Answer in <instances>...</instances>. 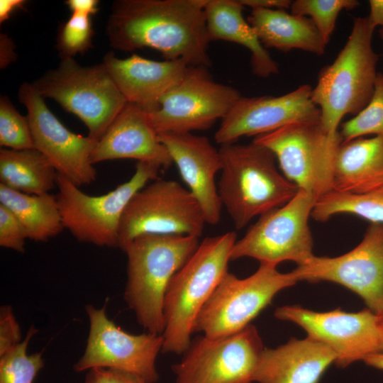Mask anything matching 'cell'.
<instances>
[{
    "label": "cell",
    "mask_w": 383,
    "mask_h": 383,
    "mask_svg": "<svg viewBox=\"0 0 383 383\" xmlns=\"http://www.w3.org/2000/svg\"><path fill=\"white\" fill-rule=\"evenodd\" d=\"M207 0H120L112 5L106 33L118 50L150 48L167 60L211 66L204 8Z\"/></svg>",
    "instance_id": "6da1fadb"
},
{
    "label": "cell",
    "mask_w": 383,
    "mask_h": 383,
    "mask_svg": "<svg viewBox=\"0 0 383 383\" xmlns=\"http://www.w3.org/2000/svg\"><path fill=\"white\" fill-rule=\"evenodd\" d=\"M219 152L222 167L218 192L237 230L283 206L299 190L278 170L274 155L253 141L223 144Z\"/></svg>",
    "instance_id": "7a4b0ae2"
},
{
    "label": "cell",
    "mask_w": 383,
    "mask_h": 383,
    "mask_svg": "<svg viewBox=\"0 0 383 383\" xmlns=\"http://www.w3.org/2000/svg\"><path fill=\"white\" fill-rule=\"evenodd\" d=\"M199 238L145 234L122 248L127 256L124 299L145 332L162 334L167 289L175 273L196 250Z\"/></svg>",
    "instance_id": "3957f363"
},
{
    "label": "cell",
    "mask_w": 383,
    "mask_h": 383,
    "mask_svg": "<svg viewBox=\"0 0 383 383\" xmlns=\"http://www.w3.org/2000/svg\"><path fill=\"white\" fill-rule=\"evenodd\" d=\"M234 231L204 238L172 278L164 301L162 353L182 355L189 346L195 321L228 272Z\"/></svg>",
    "instance_id": "277c9868"
},
{
    "label": "cell",
    "mask_w": 383,
    "mask_h": 383,
    "mask_svg": "<svg viewBox=\"0 0 383 383\" xmlns=\"http://www.w3.org/2000/svg\"><path fill=\"white\" fill-rule=\"evenodd\" d=\"M374 30L367 17L355 18L346 43L333 63L322 69L312 88L321 124L332 136L338 135L342 118L357 115L372 96L379 60L372 45Z\"/></svg>",
    "instance_id": "5b68a950"
},
{
    "label": "cell",
    "mask_w": 383,
    "mask_h": 383,
    "mask_svg": "<svg viewBox=\"0 0 383 383\" xmlns=\"http://www.w3.org/2000/svg\"><path fill=\"white\" fill-rule=\"evenodd\" d=\"M160 170L156 165L137 162L135 171L128 181L99 196L85 194L58 174L56 198L64 228L80 242L119 248L120 225L126 206L149 181L157 178Z\"/></svg>",
    "instance_id": "8992f818"
},
{
    "label": "cell",
    "mask_w": 383,
    "mask_h": 383,
    "mask_svg": "<svg viewBox=\"0 0 383 383\" xmlns=\"http://www.w3.org/2000/svg\"><path fill=\"white\" fill-rule=\"evenodd\" d=\"M32 84L44 99L79 118L96 141L127 103L103 63L82 66L73 57H63Z\"/></svg>",
    "instance_id": "52a82bcc"
},
{
    "label": "cell",
    "mask_w": 383,
    "mask_h": 383,
    "mask_svg": "<svg viewBox=\"0 0 383 383\" xmlns=\"http://www.w3.org/2000/svg\"><path fill=\"white\" fill-rule=\"evenodd\" d=\"M252 141L270 150L284 176L316 201L333 190L334 162L342 138L340 133H328L320 119L294 122Z\"/></svg>",
    "instance_id": "ba28073f"
},
{
    "label": "cell",
    "mask_w": 383,
    "mask_h": 383,
    "mask_svg": "<svg viewBox=\"0 0 383 383\" xmlns=\"http://www.w3.org/2000/svg\"><path fill=\"white\" fill-rule=\"evenodd\" d=\"M297 282L292 272L260 265L250 276L240 279L228 272L201 310L194 332L218 338L236 333L272 301L281 290Z\"/></svg>",
    "instance_id": "9c48e42d"
},
{
    "label": "cell",
    "mask_w": 383,
    "mask_h": 383,
    "mask_svg": "<svg viewBox=\"0 0 383 383\" xmlns=\"http://www.w3.org/2000/svg\"><path fill=\"white\" fill-rule=\"evenodd\" d=\"M316 202L311 194L299 189L289 201L259 216L235 241L231 260L248 257L274 267L284 261L306 263L314 255L309 218Z\"/></svg>",
    "instance_id": "30bf717a"
},
{
    "label": "cell",
    "mask_w": 383,
    "mask_h": 383,
    "mask_svg": "<svg viewBox=\"0 0 383 383\" xmlns=\"http://www.w3.org/2000/svg\"><path fill=\"white\" fill-rule=\"evenodd\" d=\"M205 223L203 211L188 189L157 177L139 190L126 206L120 225L119 248L145 234L199 238Z\"/></svg>",
    "instance_id": "8fae6325"
},
{
    "label": "cell",
    "mask_w": 383,
    "mask_h": 383,
    "mask_svg": "<svg viewBox=\"0 0 383 383\" xmlns=\"http://www.w3.org/2000/svg\"><path fill=\"white\" fill-rule=\"evenodd\" d=\"M241 96L235 88L215 82L206 67L189 66L182 79L148 112L157 133H187L209 129Z\"/></svg>",
    "instance_id": "7c38bea8"
},
{
    "label": "cell",
    "mask_w": 383,
    "mask_h": 383,
    "mask_svg": "<svg viewBox=\"0 0 383 383\" xmlns=\"http://www.w3.org/2000/svg\"><path fill=\"white\" fill-rule=\"evenodd\" d=\"M264 348L262 338L252 324L222 338L203 335L192 340L181 360L172 370L176 383H253Z\"/></svg>",
    "instance_id": "4fadbf2b"
},
{
    "label": "cell",
    "mask_w": 383,
    "mask_h": 383,
    "mask_svg": "<svg viewBox=\"0 0 383 383\" xmlns=\"http://www.w3.org/2000/svg\"><path fill=\"white\" fill-rule=\"evenodd\" d=\"M106 302L100 309L86 306L89 335L84 354L74 370L81 372L108 368L135 374L146 383L157 382L156 360L162 350V335L148 332L135 335L123 331L108 318Z\"/></svg>",
    "instance_id": "5bb4252c"
},
{
    "label": "cell",
    "mask_w": 383,
    "mask_h": 383,
    "mask_svg": "<svg viewBox=\"0 0 383 383\" xmlns=\"http://www.w3.org/2000/svg\"><path fill=\"white\" fill-rule=\"evenodd\" d=\"M274 316L299 325L308 337L330 348L339 367L381 353V316L369 309L316 312L296 305L283 306L275 310Z\"/></svg>",
    "instance_id": "9a60e30c"
},
{
    "label": "cell",
    "mask_w": 383,
    "mask_h": 383,
    "mask_svg": "<svg viewBox=\"0 0 383 383\" xmlns=\"http://www.w3.org/2000/svg\"><path fill=\"white\" fill-rule=\"evenodd\" d=\"M296 280L332 282L358 294L369 309L383 314V224L371 223L362 241L342 255L317 257L292 271Z\"/></svg>",
    "instance_id": "2e32d148"
},
{
    "label": "cell",
    "mask_w": 383,
    "mask_h": 383,
    "mask_svg": "<svg viewBox=\"0 0 383 383\" xmlns=\"http://www.w3.org/2000/svg\"><path fill=\"white\" fill-rule=\"evenodd\" d=\"M19 101L27 109L34 147L48 160L57 174L77 186L96 179L91 155L96 140L67 129L48 108L32 84L18 90Z\"/></svg>",
    "instance_id": "e0dca14e"
},
{
    "label": "cell",
    "mask_w": 383,
    "mask_h": 383,
    "mask_svg": "<svg viewBox=\"0 0 383 383\" xmlns=\"http://www.w3.org/2000/svg\"><path fill=\"white\" fill-rule=\"evenodd\" d=\"M311 92V86L302 84L279 96H241L221 120L214 139L221 145L233 143L241 137H255L294 122L320 119Z\"/></svg>",
    "instance_id": "ac0fdd59"
},
{
    "label": "cell",
    "mask_w": 383,
    "mask_h": 383,
    "mask_svg": "<svg viewBox=\"0 0 383 383\" xmlns=\"http://www.w3.org/2000/svg\"><path fill=\"white\" fill-rule=\"evenodd\" d=\"M158 137L197 200L206 223L218 224L223 207L216 182V176L222 167L219 149L206 137L192 133H161Z\"/></svg>",
    "instance_id": "d6986e66"
},
{
    "label": "cell",
    "mask_w": 383,
    "mask_h": 383,
    "mask_svg": "<svg viewBox=\"0 0 383 383\" xmlns=\"http://www.w3.org/2000/svg\"><path fill=\"white\" fill-rule=\"evenodd\" d=\"M118 159L148 162L161 169H167L173 163L148 111L130 103H126L97 140L91 155L94 165Z\"/></svg>",
    "instance_id": "ffe728a7"
},
{
    "label": "cell",
    "mask_w": 383,
    "mask_h": 383,
    "mask_svg": "<svg viewBox=\"0 0 383 383\" xmlns=\"http://www.w3.org/2000/svg\"><path fill=\"white\" fill-rule=\"evenodd\" d=\"M102 63L127 103L148 111L157 107L189 66L182 59L155 61L136 54L121 59L111 52L105 55Z\"/></svg>",
    "instance_id": "44dd1931"
},
{
    "label": "cell",
    "mask_w": 383,
    "mask_h": 383,
    "mask_svg": "<svg viewBox=\"0 0 383 383\" xmlns=\"http://www.w3.org/2000/svg\"><path fill=\"white\" fill-rule=\"evenodd\" d=\"M336 355L309 337L291 338L276 348H265L254 375L257 383H318Z\"/></svg>",
    "instance_id": "7402d4cb"
},
{
    "label": "cell",
    "mask_w": 383,
    "mask_h": 383,
    "mask_svg": "<svg viewBox=\"0 0 383 383\" xmlns=\"http://www.w3.org/2000/svg\"><path fill=\"white\" fill-rule=\"evenodd\" d=\"M238 0H207L204 8L209 39L239 44L250 52V66L257 77L267 78L279 72L277 63L245 19Z\"/></svg>",
    "instance_id": "603a6c76"
},
{
    "label": "cell",
    "mask_w": 383,
    "mask_h": 383,
    "mask_svg": "<svg viewBox=\"0 0 383 383\" xmlns=\"http://www.w3.org/2000/svg\"><path fill=\"white\" fill-rule=\"evenodd\" d=\"M383 186V136L342 142L334 162L333 190L360 194Z\"/></svg>",
    "instance_id": "cb8c5ba5"
},
{
    "label": "cell",
    "mask_w": 383,
    "mask_h": 383,
    "mask_svg": "<svg viewBox=\"0 0 383 383\" xmlns=\"http://www.w3.org/2000/svg\"><path fill=\"white\" fill-rule=\"evenodd\" d=\"M247 21L266 48L282 52L301 50L316 55L326 45L312 21L281 9H251Z\"/></svg>",
    "instance_id": "d4e9b609"
},
{
    "label": "cell",
    "mask_w": 383,
    "mask_h": 383,
    "mask_svg": "<svg viewBox=\"0 0 383 383\" xmlns=\"http://www.w3.org/2000/svg\"><path fill=\"white\" fill-rule=\"evenodd\" d=\"M0 204L18 218L28 239L46 242L65 229L56 196L50 193L27 194L0 184Z\"/></svg>",
    "instance_id": "484cf974"
},
{
    "label": "cell",
    "mask_w": 383,
    "mask_h": 383,
    "mask_svg": "<svg viewBox=\"0 0 383 383\" xmlns=\"http://www.w3.org/2000/svg\"><path fill=\"white\" fill-rule=\"evenodd\" d=\"M57 176L35 148L0 150V184L9 189L27 194H47L57 187Z\"/></svg>",
    "instance_id": "4316f807"
},
{
    "label": "cell",
    "mask_w": 383,
    "mask_h": 383,
    "mask_svg": "<svg viewBox=\"0 0 383 383\" xmlns=\"http://www.w3.org/2000/svg\"><path fill=\"white\" fill-rule=\"evenodd\" d=\"M340 213L353 214L372 223L383 224V186L360 194L333 190L316 201L311 217L324 222Z\"/></svg>",
    "instance_id": "83f0119b"
},
{
    "label": "cell",
    "mask_w": 383,
    "mask_h": 383,
    "mask_svg": "<svg viewBox=\"0 0 383 383\" xmlns=\"http://www.w3.org/2000/svg\"><path fill=\"white\" fill-rule=\"evenodd\" d=\"M37 332L31 326L21 343L0 355V383H33L44 367L42 353H27L28 343Z\"/></svg>",
    "instance_id": "f1b7e54d"
},
{
    "label": "cell",
    "mask_w": 383,
    "mask_h": 383,
    "mask_svg": "<svg viewBox=\"0 0 383 383\" xmlns=\"http://www.w3.org/2000/svg\"><path fill=\"white\" fill-rule=\"evenodd\" d=\"M338 131L342 142L366 135L383 136V73L378 72L374 89L367 105L357 115L343 123Z\"/></svg>",
    "instance_id": "f546056e"
},
{
    "label": "cell",
    "mask_w": 383,
    "mask_h": 383,
    "mask_svg": "<svg viewBox=\"0 0 383 383\" xmlns=\"http://www.w3.org/2000/svg\"><path fill=\"white\" fill-rule=\"evenodd\" d=\"M358 6L356 0H295L292 2L290 11L294 15L309 18L327 45L339 13Z\"/></svg>",
    "instance_id": "4dcf8cb0"
},
{
    "label": "cell",
    "mask_w": 383,
    "mask_h": 383,
    "mask_svg": "<svg viewBox=\"0 0 383 383\" xmlns=\"http://www.w3.org/2000/svg\"><path fill=\"white\" fill-rule=\"evenodd\" d=\"M0 145L11 150L35 148L27 116L18 113L6 96L0 99Z\"/></svg>",
    "instance_id": "1f68e13d"
},
{
    "label": "cell",
    "mask_w": 383,
    "mask_h": 383,
    "mask_svg": "<svg viewBox=\"0 0 383 383\" xmlns=\"http://www.w3.org/2000/svg\"><path fill=\"white\" fill-rule=\"evenodd\" d=\"M93 35L91 16L72 13L59 29L57 48L60 57L84 54L92 48Z\"/></svg>",
    "instance_id": "d6a6232c"
},
{
    "label": "cell",
    "mask_w": 383,
    "mask_h": 383,
    "mask_svg": "<svg viewBox=\"0 0 383 383\" xmlns=\"http://www.w3.org/2000/svg\"><path fill=\"white\" fill-rule=\"evenodd\" d=\"M26 232L13 213L0 204V245L18 252L25 251Z\"/></svg>",
    "instance_id": "836d02e7"
},
{
    "label": "cell",
    "mask_w": 383,
    "mask_h": 383,
    "mask_svg": "<svg viewBox=\"0 0 383 383\" xmlns=\"http://www.w3.org/2000/svg\"><path fill=\"white\" fill-rule=\"evenodd\" d=\"M21 340L20 326L10 306L0 309V355H2Z\"/></svg>",
    "instance_id": "e575fe53"
},
{
    "label": "cell",
    "mask_w": 383,
    "mask_h": 383,
    "mask_svg": "<svg viewBox=\"0 0 383 383\" xmlns=\"http://www.w3.org/2000/svg\"><path fill=\"white\" fill-rule=\"evenodd\" d=\"M88 371L84 383H146L138 376L119 370L96 367Z\"/></svg>",
    "instance_id": "d590c367"
},
{
    "label": "cell",
    "mask_w": 383,
    "mask_h": 383,
    "mask_svg": "<svg viewBox=\"0 0 383 383\" xmlns=\"http://www.w3.org/2000/svg\"><path fill=\"white\" fill-rule=\"evenodd\" d=\"M243 7L251 9H290L292 1L290 0H238Z\"/></svg>",
    "instance_id": "8d00e7d4"
},
{
    "label": "cell",
    "mask_w": 383,
    "mask_h": 383,
    "mask_svg": "<svg viewBox=\"0 0 383 383\" xmlns=\"http://www.w3.org/2000/svg\"><path fill=\"white\" fill-rule=\"evenodd\" d=\"M65 3L72 13L91 16L99 11L97 0H67Z\"/></svg>",
    "instance_id": "74e56055"
},
{
    "label": "cell",
    "mask_w": 383,
    "mask_h": 383,
    "mask_svg": "<svg viewBox=\"0 0 383 383\" xmlns=\"http://www.w3.org/2000/svg\"><path fill=\"white\" fill-rule=\"evenodd\" d=\"M370 14L367 17L370 25L375 28H383V0H370Z\"/></svg>",
    "instance_id": "f35d334b"
},
{
    "label": "cell",
    "mask_w": 383,
    "mask_h": 383,
    "mask_svg": "<svg viewBox=\"0 0 383 383\" xmlns=\"http://www.w3.org/2000/svg\"><path fill=\"white\" fill-rule=\"evenodd\" d=\"M26 1L24 0H1L0 1V23L9 19L14 11L24 8Z\"/></svg>",
    "instance_id": "ab89813d"
},
{
    "label": "cell",
    "mask_w": 383,
    "mask_h": 383,
    "mask_svg": "<svg viewBox=\"0 0 383 383\" xmlns=\"http://www.w3.org/2000/svg\"><path fill=\"white\" fill-rule=\"evenodd\" d=\"M1 45L6 49V52L1 55V67H4L13 60L14 57L13 42L6 35H1Z\"/></svg>",
    "instance_id": "60d3db41"
},
{
    "label": "cell",
    "mask_w": 383,
    "mask_h": 383,
    "mask_svg": "<svg viewBox=\"0 0 383 383\" xmlns=\"http://www.w3.org/2000/svg\"><path fill=\"white\" fill-rule=\"evenodd\" d=\"M367 365L383 370V353H377L367 357L363 360Z\"/></svg>",
    "instance_id": "b9f144b4"
},
{
    "label": "cell",
    "mask_w": 383,
    "mask_h": 383,
    "mask_svg": "<svg viewBox=\"0 0 383 383\" xmlns=\"http://www.w3.org/2000/svg\"><path fill=\"white\" fill-rule=\"evenodd\" d=\"M381 353H383V314L381 316Z\"/></svg>",
    "instance_id": "7bdbcfd3"
},
{
    "label": "cell",
    "mask_w": 383,
    "mask_h": 383,
    "mask_svg": "<svg viewBox=\"0 0 383 383\" xmlns=\"http://www.w3.org/2000/svg\"><path fill=\"white\" fill-rule=\"evenodd\" d=\"M379 36L383 42V28H380L379 30Z\"/></svg>",
    "instance_id": "ee69618b"
}]
</instances>
